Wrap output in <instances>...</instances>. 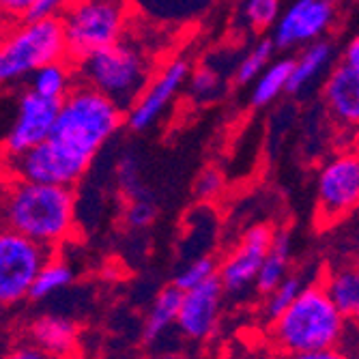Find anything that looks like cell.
Segmentation results:
<instances>
[{
  "instance_id": "1",
  "label": "cell",
  "mask_w": 359,
  "mask_h": 359,
  "mask_svg": "<svg viewBox=\"0 0 359 359\" xmlns=\"http://www.w3.org/2000/svg\"><path fill=\"white\" fill-rule=\"evenodd\" d=\"M76 224V196L69 185L0 179V226L32 241L56 248L69 239Z\"/></svg>"
},
{
  "instance_id": "2",
  "label": "cell",
  "mask_w": 359,
  "mask_h": 359,
  "mask_svg": "<svg viewBox=\"0 0 359 359\" xmlns=\"http://www.w3.org/2000/svg\"><path fill=\"white\" fill-rule=\"evenodd\" d=\"M123 125V110L106 95L76 82L60 100L52 132L46 138L62 155L88 168L97 155Z\"/></svg>"
},
{
  "instance_id": "3",
  "label": "cell",
  "mask_w": 359,
  "mask_h": 359,
  "mask_svg": "<svg viewBox=\"0 0 359 359\" xmlns=\"http://www.w3.org/2000/svg\"><path fill=\"white\" fill-rule=\"evenodd\" d=\"M344 320L346 318L330 302L323 286H308L302 288L290 306L271 320V332L280 351L308 359L312 353L338 346Z\"/></svg>"
},
{
  "instance_id": "4",
  "label": "cell",
  "mask_w": 359,
  "mask_h": 359,
  "mask_svg": "<svg viewBox=\"0 0 359 359\" xmlns=\"http://www.w3.org/2000/svg\"><path fill=\"white\" fill-rule=\"evenodd\" d=\"M72 65L76 82L106 95L123 112L134 106L153 74V65L144 50L123 37Z\"/></svg>"
},
{
  "instance_id": "5",
  "label": "cell",
  "mask_w": 359,
  "mask_h": 359,
  "mask_svg": "<svg viewBox=\"0 0 359 359\" xmlns=\"http://www.w3.org/2000/svg\"><path fill=\"white\" fill-rule=\"evenodd\" d=\"M67 58L58 15L11 22L0 43V86L28 78L48 62Z\"/></svg>"
},
{
  "instance_id": "6",
  "label": "cell",
  "mask_w": 359,
  "mask_h": 359,
  "mask_svg": "<svg viewBox=\"0 0 359 359\" xmlns=\"http://www.w3.org/2000/svg\"><path fill=\"white\" fill-rule=\"evenodd\" d=\"M127 0H69L58 11L67 58L82 56L114 43L123 37L127 26Z\"/></svg>"
},
{
  "instance_id": "7",
  "label": "cell",
  "mask_w": 359,
  "mask_h": 359,
  "mask_svg": "<svg viewBox=\"0 0 359 359\" xmlns=\"http://www.w3.org/2000/svg\"><path fill=\"white\" fill-rule=\"evenodd\" d=\"M54 256V248L0 226V306H13L28 297L32 280Z\"/></svg>"
},
{
  "instance_id": "8",
  "label": "cell",
  "mask_w": 359,
  "mask_h": 359,
  "mask_svg": "<svg viewBox=\"0 0 359 359\" xmlns=\"http://www.w3.org/2000/svg\"><path fill=\"white\" fill-rule=\"evenodd\" d=\"M88 168L80 166L78 161L62 155L48 140L30 147L22 153L5 157V175L15 179L50 183V185H69L74 187Z\"/></svg>"
},
{
  "instance_id": "9",
  "label": "cell",
  "mask_w": 359,
  "mask_h": 359,
  "mask_svg": "<svg viewBox=\"0 0 359 359\" xmlns=\"http://www.w3.org/2000/svg\"><path fill=\"white\" fill-rule=\"evenodd\" d=\"M359 203V159L344 153L332 159L318 177V222L334 224Z\"/></svg>"
},
{
  "instance_id": "10",
  "label": "cell",
  "mask_w": 359,
  "mask_h": 359,
  "mask_svg": "<svg viewBox=\"0 0 359 359\" xmlns=\"http://www.w3.org/2000/svg\"><path fill=\"white\" fill-rule=\"evenodd\" d=\"M58 108H60V100L41 97L35 90L24 93L18 108V118L5 140V157L22 153L43 142L52 132Z\"/></svg>"
},
{
  "instance_id": "11",
  "label": "cell",
  "mask_w": 359,
  "mask_h": 359,
  "mask_svg": "<svg viewBox=\"0 0 359 359\" xmlns=\"http://www.w3.org/2000/svg\"><path fill=\"white\" fill-rule=\"evenodd\" d=\"M222 295L224 288L217 273L201 282L198 286L183 290L179 314L175 320L181 334L189 340H207L215 332Z\"/></svg>"
},
{
  "instance_id": "12",
  "label": "cell",
  "mask_w": 359,
  "mask_h": 359,
  "mask_svg": "<svg viewBox=\"0 0 359 359\" xmlns=\"http://www.w3.org/2000/svg\"><path fill=\"white\" fill-rule=\"evenodd\" d=\"M271 237L273 231L269 226H254L243 235L237 250L224 260V265L217 271V278L226 292H241L254 282L260 263H263L269 250Z\"/></svg>"
},
{
  "instance_id": "13",
  "label": "cell",
  "mask_w": 359,
  "mask_h": 359,
  "mask_svg": "<svg viewBox=\"0 0 359 359\" xmlns=\"http://www.w3.org/2000/svg\"><path fill=\"white\" fill-rule=\"evenodd\" d=\"M187 76H189V65L177 58L168 67L161 69V74L155 80H149V84L144 86V95H140L134 102V106L129 108L127 114L129 129H134V132L149 129L157 121V116L164 112V108L170 104V100L183 86Z\"/></svg>"
},
{
  "instance_id": "14",
  "label": "cell",
  "mask_w": 359,
  "mask_h": 359,
  "mask_svg": "<svg viewBox=\"0 0 359 359\" xmlns=\"http://www.w3.org/2000/svg\"><path fill=\"white\" fill-rule=\"evenodd\" d=\"M334 22L332 0H297L278 22L273 46L290 48L318 39Z\"/></svg>"
},
{
  "instance_id": "15",
  "label": "cell",
  "mask_w": 359,
  "mask_h": 359,
  "mask_svg": "<svg viewBox=\"0 0 359 359\" xmlns=\"http://www.w3.org/2000/svg\"><path fill=\"white\" fill-rule=\"evenodd\" d=\"M325 102L332 114L344 125L359 121V67L342 58L325 86Z\"/></svg>"
},
{
  "instance_id": "16",
  "label": "cell",
  "mask_w": 359,
  "mask_h": 359,
  "mask_svg": "<svg viewBox=\"0 0 359 359\" xmlns=\"http://www.w3.org/2000/svg\"><path fill=\"white\" fill-rule=\"evenodd\" d=\"M28 338L46 357H67L76 353L78 327L62 316H39L28 327Z\"/></svg>"
},
{
  "instance_id": "17",
  "label": "cell",
  "mask_w": 359,
  "mask_h": 359,
  "mask_svg": "<svg viewBox=\"0 0 359 359\" xmlns=\"http://www.w3.org/2000/svg\"><path fill=\"white\" fill-rule=\"evenodd\" d=\"M288 258H290V237L288 233L280 231L273 233L269 250L260 263V269L254 278L256 290L263 292V295H269V292L286 278V269H288Z\"/></svg>"
},
{
  "instance_id": "18",
  "label": "cell",
  "mask_w": 359,
  "mask_h": 359,
  "mask_svg": "<svg viewBox=\"0 0 359 359\" xmlns=\"http://www.w3.org/2000/svg\"><path fill=\"white\" fill-rule=\"evenodd\" d=\"M74 84V65L69 58L48 62L30 74V90L41 97H50V100H62Z\"/></svg>"
},
{
  "instance_id": "19",
  "label": "cell",
  "mask_w": 359,
  "mask_h": 359,
  "mask_svg": "<svg viewBox=\"0 0 359 359\" xmlns=\"http://www.w3.org/2000/svg\"><path fill=\"white\" fill-rule=\"evenodd\" d=\"M330 302L344 318H355L359 314V276L355 269H338L323 284Z\"/></svg>"
},
{
  "instance_id": "20",
  "label": "cell",
  "mask_w": 359,
  "mask_h": 359,
  "mask_svg": "<svg viewBox=\"0 0 359 359\" xmlns=\"http://www.w3.org/2000/svg\"><path fill=\"white\" fill-rule=\"evenodd\" d=\"M181 297H183V290L177 288L175 284L166 286L157 295V299L149 312L147 325H144V334H142L147 344H153L155 340H159V336L164 334L170 325H175L179 306H181Z\"/></svg>"
},
{
  "instance_id": "21",
  "label": "cell",
  "mask_w": 359,
  "mask_h": 359,
  "mask_svg": "<svg viewBox=\"0 0 359 359\" xmlns=\"http://www.w3.org/2000/svg\"><path fill=\"white\" fill-rule=\"evenodd\" d=\"M332 58V46L327 41H316L312 43L299 60H292V69L286 82L288 93H299L312 78L320 74V69L330 62Z\"/></svg>"
},
{
  "instance_id": "22",
  "label": "cell",
  "mask_w": 359,
  "mask_h": 359,
  "mask_svg": "<svg viewBox=\"0 0 359 359\" xmlns=\"http://www.w3.org/2000/svg\"><path fill=\"white\" fill-rule=\"evenodd\" d=\"M72 282H74V271L69 269V265H65L62 260H56V256H54L39 269L35 280H32L28 297L39 302V299L52 295V292L69 286Z\"/></svg>"
},
{
  "instance_id": "23",
  "label": "cell",
  "mask_w": 359,
  "mask_h": 359,
  "mask_svg": "<svg viewBox=\"0 0 359 359\" xmlns=\"http://www.w3.org/2000/svg\"><path fill=\"white\" fill-rule=\"evenodd\" d=\"M292 69V60H280L273 62L271 67L258 78L254 93H252V104L254 106H267L269 102H273L276 97L286 90V82Z\"/></svg>"
},
{
  "instance_id": "24",
  "label": "cell",
  "mask_w": 359,
  "mask_h": 359,
  "mask_svg": "<svg viewBox=\"0 0 359 359\" xmlns=\"http://www.w3.org/2000/svg\"><path fill=\"white\" fill-rule=\"evenodd\" d=\"M276 46H273V39H263L260 41L239 65V69H237V82L239 84H245L250 80H254L260 72H263V67L267 65L269 56L273 54Z\"/></svg>"
},
{
  "instance_id": "25",
  "label": "cell",
  "mask_w": 359,
  "mask_h": 359,
  "mask_svg": "<svg viewBox=\"0 0 359 359\" xmlns=\"http://www.w3.org/2000/svg\"><path fill=\"white\" fill-rule=\"evenodd\" d=\"M302 290V280L297 276L284 278L271 292H269V302H267V318L273 320L278 318L288 306L290 302L297 297V292Z\"/></svg>"
},
{
  "instance_id": "26",
  "label": "cell",
  "mask_w": 359,
  "mask_h": 359,
  "mask_svg": "<svg viewBox=\"0 0 359 359\" xmlns=\"http://www.w3.org/2000/svg\"><path fill=\"white\" fill-rule=\"evenodd\" d=\"M217 273V265L215 260L209 258V256H203V258H196L194 263H189L181 273H177L175 278V286L181 288V290H189L194 286H198L201 282L209 280L211 276Z\"/></svg>"
},
{
  "instance_id": "27",
  "label": "cell",
  "mask_w": 359,
  "mask_h": 359,
  "mask_svg": "<svg viewBox=\"0 0 359 359\" xmlns=\"http://www.w3.org/2000/svg\"><path fill=\"white\" fill-rule=\"evenodd\" d=\"M118 183H121V187L127 194L129 201H134V198H151L149 191L142 185V181L138 179V164H136V159L132 155H127V157L121 159V164H118Z\"/></svg>"
},
{
  "instance_id": "28",
  "label": "cell",
  "mask_w": 359,
  "mask_h": 359,
  "mask_svg": "<svg viewBox=\"0 0 359 359\" xmlns=\"http://www.w3.org/2000/svg\"><path fill=\"white\" fill-rule=\"evenodd\" d=\"M280 11V0H248L245 13L248 20L256 28H267L271 22H276Z\"/></svg>"
},
{
  "instance_id": "29",
  "label": "cell",
  "mask_w": 359,
  "mask_h": 359,
  "mask_svg": "<svg viewBox=\"0 0 359 359\" xmlns=\"http://www.w3.org/2000/svg\"><path fill=\"white\" fill-rule=\"evenodd\" d=\"M155 215L157 209L151 198H134L127 209V224L134 228H147L149 224H153Z\"/></svg>"
},
{
  "instance_id": "30",
  "label": "cell",
  "mask_w": 359,
  "mask_h": 359,
  "mask_svg": "<svg viewBox=\"0 0 359 359\" xmlns=\"http://www.w3.org/2000/svg\"><path fill=\"white\" fill-rule=\"evenodd\" d=\"M222 187H224V179L215 168H207L198 177V181H196V194H198L201 198H205V201L217 196L222 191Z\"/></svg>"
},
{
  "instance_id": "31",
  "label": "cell",
  "mask_w": 359,
  "mask_h": 359,
  "mask_svg": "<svg viewBox=\"0 0 359 359\" xmlns=\"http://www.w3.org/2000/svg\"><path fill=\"white\" fill-rule=\"evenodd\" d=\"M191 90L196 95H205V97H211L213 90H217V74L209 67H203L194 74V80H191Z\"/></svg>"
},
{
  "instance_id": "32",
  "label": "cell",
  "mask_w": 359,
  "mask_h": 359,
  "mask_svg": "<svg viewBox=\"0 0 359 359\" xmlns=\"http://www.w3.org/2000/svg\"><path fill=\"white\" fill-rule=\"evenodd\" d=\"M69 0H35V5L28 9L24 20H37L46 15H58V11L67 5Z\"/></svg>"
},
{
  "instance_id": "33",
  "label": "cell",
  "mask_w": 359,
  "mask_h": 359,
  "mask_svg": "<svg viewBox=\"0 0 359 359\" xmlns=\"http://www.w3.org/2000/svg\"><path fill=\"white\" fill-rule=\"evenodd\" d=\"M32 5H35V0H0V13L11 22H18L24 20Z\"/></svg>"
},
{
  "instance_id": "34",
  "label": "cell",
  "mask_w": 359,
  "mask_h": 359,
  "mask_svg": "<svg viewBox=\"0 0 359 359\" xmlns=\"http://www.w3.org/2000/svg\"><path fill=\"white\" fill-rule=\"evenodd\" d=\"M13 357H18V359H43L46 355L30 342V346H20V351H15Z\"/></svg>"
},
{
  "instance_id": "35",
  "label": "cell",
  "mask_w": 359,
  "mask_h": 359,
  "mask_svg": "<svg viewBox=\"0 0 359 359\" xmlns=\"http://www.w3.org/2000/svg\"><path fill=\"white\" fill-rule=\"evenodd\" d=\"M344 60L351 62V65H357V67H359V39H353L348 43V48L344 52Z\"/></svg>"
},
{
  "instance_id": "36",
  "label": "cell",
  "mask_w": 359,
  "mask_h": 359,
  "mask_svg": "<svg viewBox=\"0 0 359 359\" xmlns=\"http://www.w3.org/2000/svg\"><path fill=\"white\" fill-rule=\"evenodd\" d=\"M9 26H11V20H7L3 13H0V43H3V39H5V35H7Z\"/></svg>"
}]
</instances>
